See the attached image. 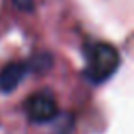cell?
Listing matches in <instances>:
<instances>
[{
    "mask_svg": "<svg viewBox=\"0 0 134 134\" xmlns=\"http://www.w3.org/2000/svg\"><path fill=\"white\" fill-rule=\"evenodd\" d=\"M121 66L119 51L112 44L95 43L87 51V66L85 75L90 82L102 83L109 80Z\"/></svg>",
    "mask_w": 134,
    "mask_h": 134,
    "instance_id": "obj_1",
    "label": "cell"
},
{
    "mask_svg": "<svg viewBox=\"0 0 134 134\" xmlns=\"http://www.w3.org/2000/svg\"><path fill=\"white\" fill-rule=\"evenodd\" d=\"M24 109L32 122H49L58 114L56 100L49 92H39L27 97V100L24 102Z\"/></svg>",
    "mask_w": 134,
    "mask_h": 134,
    "instance_id": "obj_2",
    "label": "cell"
},
{
    "mask_svg": "<svg viewBox=\"0 0 134 134\" xmlns=\"http://www.w3.org/2000/svg\"><path fill=\"white\" fill-rule=\"evenodd\" d=\"M29 63H9L0 70V90L3 93L14 92L24 80Z\"/></svg>",
    "mask_w": 134,
    "mask_h": 134,
    "instance_id": "obj_3",
    "label": "cell"
},
{
    "mask_svg": "<svg viewBox=\"0 0 134 134\" xmlns=\"http://www.w3.org/2000/svg\"><path fill=\"white\" fill-rule=\"evenodd\" d=\"M14 5L20 10H26V12H31L34 9V0H12Z\"/></svg>",
    "mask_w": 134,
    "mask_h": 134,
    "instance_id": "obj_4",
    "label": "cell"
}]
</instances>
